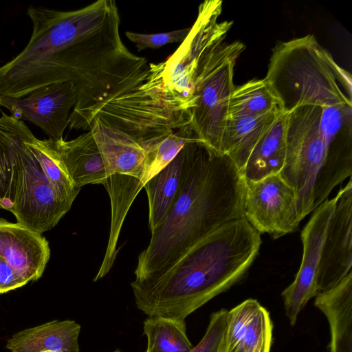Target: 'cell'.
<instances>
[{"label":"cell","mask_w":352,"mask_h":352,"mask_svg":"<svg viewBox=\"0 0 352 352\" xmlns=\"http://www.w3.org/2000/svg\"><path fill=\"white\" fill-rule=\"evenodd\" d=\"M288 114L280 109L252 150L243 171L245 181H258L279 174L283 168L287 154Z\"/></svg>","instance_id":"cell-19"},{"label":"cell","mask_w":352,"mask_h":352,"mask_svg":"<svg viewBox=\"0 0 352 352\" xmlns=\"http://www.w3.org/2000/svg\"><path fill=\"white\" fill-rule=\"evenodd\" d=\"M272 333L270 314L261 306L233 352H270Z\"/></svg>","instance_id":"cell-27"},{"label":"cell","mask_w":352,"mask_h":352,"mask_svg":"<svg viewBox=\"0 0 352 352\" xmlns=\"http://www.w3.org/2000/svg\"><path fill=\"white\" fill-rule=\"evenodd\" d=\"M50 257L44 236L0 217V294L38 280Z\"/></svg>","instance_id":"cell-9"},{"label":"cell","mask_w":352,"mask_h":352,"mask_svg":"<svg viewBox=\"0 0 352 352\" xmlns=\"http://www.w3.org/2000/svg\"><path fill=\"white\" fill-rule=\"evenodd\" d=\"M334 208L324 236L318 274L319 292L336 287L351 272L352 182L335 197Z\"/></svg>","instance_id":"cell-12"},{"label":"cell","mask_w":352,"mask_h":352,"mask_svg":"<svg viewBox=\"0 0 352 352\" xmlns=\"http://www.w3.org/2000/svg\"><path fill=\"white\" fill-rule=\"evenodd\" d=\"M47 142L76 188L104 183L107 179L104 164L91 131L69 141L48 139Z\"/></svg>","instance_id":"cell-16"},{"label":"cell","mask_w":352,"mask_h":352,"mask_svg":"<svg viewBox=\"0 0 352 352\" xmlns=\"http://www.w3.org/2000/svg\"><path fill=\"white\" fill-rule=\"evenodd\" d=\"M260 307L256 300L248 299L228 312L226 325L218 352L234 351Z\"/></svg>","instance_id":"cell-26"},{"label":"cell","mask_w":352,"mask_h":352,"mask_svg":"<svg viewBox=\"0 0 352 352\" xmlns=\"http://www.w3.org/2000/svg\"><path fill=\"white\" fill-rule=\"evenodd\" d=\"M86 131H91L102 156L107 177L122 175L139 179L144 188L146 151L127 134L91 120Z\"/></svg>","instance_id":"cell-15"},{"label":"cell","mask_w":352,"mask_h":352,"mask_svg":"<svg viewBox=\"0 0 352 352\" xmlns=\"http://www.w3.org/2000/svg\"><path fill=\"white\" fill-rule=\"evenodd\" d=\"M28 14L32 23L29 42L0 67V95L8 99H19L50 85L72 47L101 30L119 13L114 1L98 0L72 11L30 6Z\"/></svg>","instance_id":"cell-3"},{"label":"cell","mask_w":352,"mask_h":352,"mask_svg":"<svg viewBox=\"0 0 352 352\" xmlns=\"http://www.w3.org/2000/svg\"><path fill=\"white\" fill-rule=\"evenodd\" d=\"M43 352H56V351H43Z\"/></svg>","instance_id":"cell-32"},{"label":"cell","mask_w":352,"mask_h":352,"mask_svg":"<svg viewBox=\"0 0 352 352\" xmlns=\"http://www.w3.org/2000/svg\"><path fill=\"white\" fill-rule=\"evenodd\" d=\"M314 305L329 323L331 352H352V271L336 287L319 292Z\"/></svg>","instance_id":"cell-18"},{"label":"cell","mask_w":352,"mask_h":352,"mask_svg":"<svg viewBox=\"0 0 352 352\" xmlns=\"http://www.w3.org/2000/svg\"><path fill=\"white\" fill-rule=\"evenodd\" d=\"M190 28L182 30L156 34H140L126 31L125 34L129 40L135 44L138 50L147 48L158 49L171 43H182L188 36Z\"/></svg>","instance_id":"cell-29"},{"label":"cell","mask_w":352,"mask_h":352,"mask_svg":"<svg viewBox=\"0 0 352 352\" xmlns=\"http://www.w3.org/2000/svg\"><path fill=\"white\" fill-rule=\"evenodd\" d=\"M80 329L74 320H54L14 333L6 349L9 352H79Z\"/></svg>","instance_id":"cell-17"},{"label":"cell","mask_w":352,"mask_h":352,"mask_svg":"<svg viewBox=\"0 0 352 352\" xmlns=\"http://www.w3.org/2000/svg\"><path fill=\"white\" fill-rule=\"evenodd\" d=\"M34 136L24 141L18 152L10 211L17 223L42 234L57 225L72 204L57 195L45 177L28 144Z\"/></svg>","instance_id":"cell-8"},{"label":"cell","mask_w":352,"mask_h":352,"mask_svg":"<svg viewBox=\"0 0 352 352\" xmlns=\"http://www.w3.org/2000/svg\"><path fill=\"white\" fill-rule=\"evenodd\" d=\"M280 108L278 100L264 79H254L234 87L230 98L228 118L256 117Z\"/></svg>","instance_id":"cell-22"},{"label":"cell","mask_w":352,"mask_h":352,"mask_svg":"<svg viewBox=\"0 0 352 352\" xmlns=\"http://www.w3.org/2000/svg\"><path fill=\"white\" fill-rule=\"evenodd\" d=\"M240 41L210 49L192 72L176 83L170 105L188 114L190 124L207 150L221 154V140L234 89V67L245 50Z\"/></svg>","instance_id":"cell-6"},{"label":"cell","mask_w":352,"mask_h":352,"mask_svg":"<svg viewBox=\"0 0 352 352\" xmlns=\"http://www.w3.org/2000/svg\"><path fill=\"white\" fill-rule=\"evenodd\" d=\"M261 242L244 217L223 224L162 274L132 281L136 307L148 316L185 320L243 278Z\"/></svg>","instance_id":"cell-1"},{"label":"cell","mask_w":352,"mask_h":352,"mask_svg":"<svg viewBox=\"0 0 352 352\" xmlns=\"http://www.w3.org/2000/svg\"><path fill=\"white\" fill-rule=\"evenodd\" d=\"M245 191L234 164L202 145L170 212L138 256L135 280L162 274L219 227L243 217Z\"/></svg>","instance_id":"cell-2"},{"label":"cell","mask_w":352,"mask_h":352,"mask_svg":"<svg viewBox=\"0 0 352 352\" xmlns=\"http://www.w3.org/2000/svg\"><path fill=\"white\" fill-rule=\"evenodd\" d=\"M280 109L256 117L228 119L221 140V154L226 155L242 175L252 150Z\"/></svg>","instance_id":"cell-20"},{"label":"cell","mask_w":352,"mask_h":352,"mask_svg":"<svg viewBox=\"0 0 352 352\" xmlns=\"http://www.w3.org/2000/svg\"><path fill=\"white\" fill-rule=\"evenodd\" d=\"M202 142L195 135L191 124L175 129L155 147L147 152V182L169 164L188 144Z\"/></svg>","instance_id":"cell-25"},{"label":"cell","mask_w":352,"mask_h":352,"mask_svg":"<svg viewBox=\"0 0 352 352\" xmlns=\"http://www.w3.org/2000/svg\"><path fill=\"white\" fill-rule=\"evenodd\" d=\"M72 82L52 84L19 99H10L11 116L41 128L50 140L60 141L69 126V112L76 103Z\"/></svg>","instance_id":"cell-13"},{"label":"cell","mask_w":352,"mask_h":352,"mask_svg":"<svg viewBox=\"0 0 352 352\" xmlns=\"http://www.w3.org/2000/svg\"><path fill=\"white\" fill-rule=\"evenodd\" d=\"M322 111L304 105L288 114L286 160L279 174L295 191L300 221L352 174L351 140H331L325 135Z\"/></svg>","instance_id":"cell-4"},{"label":"cell","mask_w":352,"mask_h":352,"mask_svg":"<svg viewBox=\"0 0 352 352\" xmlns=\"http://www.w3.org/2000/svg\"><path fill=\"white\" fill-rule=\"evenodd\" d=\"M203 144H186L176 157L144 186L148 202L151 232L166 219L176 201L188 172Z\"/></svg>","instance_id":"cell-14"},{"label":"cell","mask_w":352,"mask_h":352,"mask_svg":"<svg viewBox=\"0 0 352 352\" xmlns=\"http://www.w3.org/2000/svg\"><path fill=\"white\" fill-rule=\"evenodd\" d=\"M33 133L21 120L2 112L0 117V208L13 204L14 166L19 150Z\"/></svg>","instance_id":"cell-21"},{"label":"cell","mask_w":352,"mask_h":352,"mask_svg":"<svg viewBox=\"0 0 352 352\" xmlns=\"http://www.w3.org/2000/svg\"><path fill=\"white\" fill-rule=\"evenodd\" d=\"M336 202L327 199L316 208L301 232L303 253L294 280L283 292L286 316L291 325L308 301L319 293L318 274L322 248Z\"/></svg>","instance_id":"cell-11"},{"label":"cell","mask_w":352,"mask_h":352,"mask_svg":"<svg viewBox=\"0 0 352 352\" xmlns=\"http://www.w3.org/2000/svg\"><path fill=\"white\" fill-rule=\"evenodd\" d=\"M228 311L222 309L213 313L200 342L188 352H218L224 333Z\"/></svg>","instance_id":"cell-28"},{"label":"cell","mask_w":352,"mask_h":352,"mask_svg":"<svg viewBox=\"0 0 352 352\" xmlns=\"http://www.w3.org/2000/svg\"><path fill=\"white\" fill-rule=\"evenodd\" d=\"M0 107H3L8 109L9 111L11 109V102L10 99L5 98L0 95Z\"/></svg>","instance_id":"cell-30"},{"label":"cell","mask_w":352,"mask_h":352,"mask_svg":"<svg viewBox=\"0 0 352 352\" xmlns=\"http://www.w3.org/2000/svg\"><path fill=\"white\" fill-rule=\"evenodd\" d=\"M113 352H122L120 349H116V351H114Z\"/></svg>","instance_id":"cell-31"},{"label":"cell","mask_w":352,"mask_h":352,"mask_svg":"<svg viewBox=\"0 0 352 352\" xmlns=\"http://www.w3.org/2000/svg\"><path fill=\"white\" fill-rule=\"evenodd\" d=\"M28 144L55 192L62 200L72 205L80 189L74 186L51 152L47 140H41L34 136Z\"/></svg>","instance_id":"cell-24"},{"label":"cell","mask_w":352,"mask_h":352,"mask_svg":"<svg viewBox=\"0 0 352 352\" xmlns=\"http://www.w3.org/2000/svg\"><path fill=\"white\" fill-rule=\"evenodd\" d=\"M143 334L147 339L146 352H188L193 347L184 320L148 316Z\"/></svg>","instance_id":"cell-23"},{"label":"cell","mask_w":352,"mask_h":352,"mask_svg":"<svg viewBox=\"0 0 352 352\" xmlns=\"http://www.w3.org/2000/svg\"><path fill=\"white\" fill-rule=\"evenodd\" d=\"M243 217L258 232L275 239L294 232L300 223L294 190L280 174L245 181Z\"/></svg>","instance_id":"cell-10"},{"label":"cell","mask_w":352,"mask_h":352,"mask_svg":"<svg viewBox=\"0 0 352 352\" xmlns=\"http://www.w3.org/2000/svg\"><path fill=\"white\" fill-rule=\"evenodd\" d=\"M93 120L127 134L146 152L175 129L190 124L187 113L173 109L161 99L148 76L142 85L100 104L69 127L86 130Z\"/></svg>","instance_id":"cell-7"},{"label":"cell","mask_w":352,"mask_h":352,"mask_svg":"<svg viewBox=\"0 0 352 352\" xmlns=\"http://www.w3.org/2000/svg\"><path fill=\"white\" fill-rule=\"evenodd\" d=\"M263 79L286 112L304 105L351 109V75L313 35L277 43Z\"/></svg>","instance_id":"cell-5"}]
</instances>
